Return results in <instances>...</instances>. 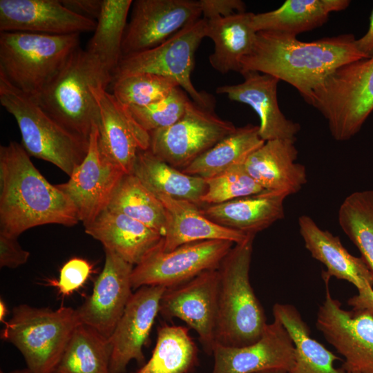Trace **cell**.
I'll return each mask as SVG.
<instances>
[{"label":"cell","mask_w":373,"mask_h":373,"mask_svg":"<svg viewBox=\"0 0 373 373\" xmlns=\"http://www.w3.org/2000/svg\"><path fill=\"white\" fill-rule=\"evenodd\" d=\"M218 290V270L211 269L166 288L160 301L159 314L165 319L179 318L194 329L208 355L216 343Z\"/></svg>","instance_id":"cell-13"},{"label":"cell","mask_w":373,"mask_h":373,"mask_svg":"<svg viewBox=\"0 0 373 373\" xmlns=\"http://www.w3.org/2000/svg\"><path fill=\"white\" fill-rule=\"evenodd\" d=\"M85 227V232L127 262L136 266L162 245L158 232L123 213L102 211Z\"/></svg>","instance_id":"cell-23"},{"label":"cell","mask_w":373,"mask_h":373,"mask_svg":"<svg viewBox=\"0 0 373 373\" xmlns=\"http://www.w3.org/2000/svg\"><path fill=\"white\" fill-rule=\"evenodd\" d=\"M106 209L123 213L164 235L166 211L163 204L133 173L124 175Z\"/></svg>","instance_id":"cell-35"},{"label":"cell","mask_w":373,"mask_h":373,"mask_svg":"<svg viewBox=\"0 0 373 373\" xmlns=\"http://www.w3.org/2000/svg\"><path fill=\"white\" fill-rule=\"evenodd\" d=\"M61 3L73 12L95 20L97 19L103 0H60Z\"/></svg>","instance_id":"cell-43"},{"label":"cell","mask_w":373,"mask_h":373,"mask_svg":"<svg viewBox=\"0 0 373 373\" xmlns=\"http://www.w3.org/2000/svg\"><path fill=\"white\" fill-rule=\"evenodd\" d=\"M285 195L262 192L227 202L202 207V213L213 222L246 234L263 231L285 217Z\"/></svg>","instance_id":"cell-26"},{"label":"cell","mask_w":373,"mask_h":373,"mask_svg":"<svg viewBox=\"0 0 373 373\" xmlns=\"http://www.w3.org/2000/svg\"><path fill=\"white\" fill-rule=\"evenodd\" d=\"M111 356L108 339L78 324L52 373H111Z\"/></svg>","instance_id":"cell-34"},{"label":"cell","mask_w":373,"mask_h":373,"mask_svg":"<svg viewBox=\"0 0 373 373\" xmlns=\"http://www.w3.org/2000/svg\"><path fill=\"white\" fill-rule=\"evenodd\" d=\"M125 173L106 160L98 149V128L94 126L86 157L69 176L57 184L75 207L84 226L106 209L111 195Z\"/></svg>","instance_id":"cell-17"},{"label":"cell","mask_w":373,"mask_h":373,"mask_svg":"<svg viewBox=\"0 0 373 373\" xmlns=\"http://www.w3.org/2000/svg\"><path fill=\"white\" fill-rule=\"evenodd\" d=\"M256 373H288L287 371L280 369L269 370Z\"/></svg>","instance_id":"cell-47"},{"label":"cell","mask_w":373,"mask_h":373,"mask_svg":"<svg viewBox=\"0 0 373 373\" xmlns=\"http://www.w3.org/2000/svg\"><path fill=\"white\" fill-rule=\"evenodd\" d=\"M0 373H4V372L1 371ZM9 373H30V372L26 367V368H24V369H21V370H15L10 372Z\"/></svg>","instance_id":"cell-48"},{"label":"cell","mask_w":373,"mask_h":373,"mask_svg":"<svg viewBox=\"0 0 373 373\" xmlns=\"http://www.w3.org/2000/svg\"><path fill=\"white\" fill-rule=\"evenodd\" d=\"M0 104L15 119L23 149L30 156L49 162L68 176L86 155L89 141L73 134L32 97L0 75Z\"/></svg>","instance_id":"cell-6"},{"label":"cell","mask_w":373,"mask_h":373,"mask_svg":"<svg viewBox=\"0 0 373 373\" xmlns=\"http://www.w3.org/2000/svg\"><path fill=\"white\" fill-rule=\"evenodd\" d=\"M79 36L0 32V75L36 98L79 47Z\"/></svg>","instance_id":"cell-5"},{"label":"cell","mask_w":373,"mask_h":373,"mask_svg":"<svg viewBox=\"0 0 373 373\" xmlns=\"http://www.w3.org/2000/svg\"><path fill=\"white\" fill-rule=\"evenodd\" d=\"M355 44L357 49L367 58L373 57V9L367 32L360 39H356Z\"/></svg>","instance_id":"cell-45"},{"label":"cell","mask_w":373,"mask_h":373,"mask_svg":"<svg viewBox=\"0 0 373 373\" xmlns=\"http://www.w3.org/2000/svg\"><path fill=\"white\" fill-rule=\"evenodd\" d=\"M166 288L143 286L133 293L109 342L111 346V373H125L132 360L146 363L143 347L146 345L161 297Z\"/></svg>","instance_id":"cell-18"},{"label":"cell","mask_w":373,"mask_h":373,"mask_svg":"<svg viewBox=\"0 0 373 373\" xmlns=\"http://www.w3.org/2000/svg\"><path fill=\"white\" fill-rule=\"evenodd\" d=\"M95 20L77 15L60 0H0V32L80 35L95 30Z\"/></svg>","instance_id":"cell-20"},{"label":"cell","mask_w":373,"mask_h":373,"mask_svg":"<svg viewBox=\"0 0 373 373\" xmlns=\"http://www.w3.org/2000/svg\"><path fill=\"white\" fill-rule=\"evenodd\" d=\"M348 0H287L278 8L255 14L252 25L256 32L276 31L296 36L321 26L332 12L346 9Z\"/></svg>","instance_id":"cell-28"},{"label":"cell","mask_w":373,"mask_h":373,"mask_svg":"<svg viewBox=\"0 0 373 373\" xmlns=\"http://www.w3.org/2000/svg\"><path fill=\"white\" fill-rule=\"evenodd\" d=\"M273 315L291 336L295 347V363L289 373H347L334 363L341 358L312 338L298 310L292 305L275 303Z\"/></svg>","instance_id":"cell-30"},{"label":"cell","mask_w":373,"mask_h":373,"mask_svg":"<svg viewBox=\"0 0 373 373\" xmlns=\"http://www.w3.org/2000/svg\"><path fill=\"white\" fill-rule=\"evenodd\" d=\"M338 221L373 273V190L347 195L339 207Z\"/></svg>","instance_id":"cell-36"},{"label":"cell","mask_w":373,"mask_h":373,"mask_svg":"<svg viewBox=\"0 0 373 373\" xmlns=\"http://www.w3.org/2000/svg\"><path fill=\"white\" fill-rule=\"evenodd\" d=\"M265 142L259 135L258 126L248 124L236 128L182 171L205 180L210 178L243 164L250 154Z\"/></svg>","instance_id":"cell-31"},{"label":"cell","mask_w":373,"mask_h":373,"mask_svg":"<svg viewBox=\"0 0 373 373\" xmlns=\"http://www.w3.org/2000/svg\"><path fill=\"white\" fill-rule=\"evenodd\" d=\"M198 364V349L183 326L157 328L151 357L135 373H191Z\"/></svg>","instance_id":"cell-32"},{"label":"cell","mask_w":373,"mask_h":373,"mask_svg":"<svg viewBox=\"0 0 373 373\" xmlns=\"http://www.w3.org/2000/svg\"><path fill=\"white\" fill-rule=\"evenodd\" d=\"M30 157L15 141L0 146V232L18 238L37 226L77 224L79 219L73 202Z\"/></svg>","instance_id":"cell-2"},{"label":"cell","mask_w":373,"mask_h":373,"mask_svg":"<svg viewBox=\"0 0 373 373\" xmlns=\"http://www.w3.org/2000/svg\"><path fill=\"white\" fill-rule=\"evenodd\" d=\"M253 12H239L227 17L207 20L206 37L214 44L209 57L211 67L227 74L231 71L240 73L241 61L248 55L255 44L257 32L252 25Z\"/></svg>","instance_id":"cell-27"},{"label":"cell","mask_w":373,"mask_h":373,"mask_svg":"<svg viewBox=\"0 0 373 373\" xmlns=\"http://www.w3.org/2000/svg\"><path fill=\"white\" fill-rule=\"evenodd\" d=\"M132 3L131 0H103L94 34L86 49L112 77L122 57V41Z\"/></svg>","instance_id":"cell-33"},{"label":"cell","mask_w":373,"mask_h":373,"mask_svg":"<svg viewBox=\"0 0 373 373\" xmlns=\"http://www.w3.org/2000/svg\"><path fill=\"white\" fill-rule=\"evenodd\" d=\"M347 373H357V372H347Z\"/></svg>","instance_id":"cell-49"},{"label":"cell","mask_w":373,"mask_h":373,"mask_svg":"<svg viewBox=\"0 0 373 373\" xmlns=\"http://www.w3.org/2000/svg\"><path fill=\"white\" fill-rule=\"evenodd\" d=\"M233 244L223 240L198 241L181 245L169 252L162 251V244L133 267V289L143 286L169 288L205 271L217 269Z\"/></svg>","instance_id":"cell-11"},{"label":"cell","mask_w":373,"mask_h":373,"mask_svg":"<svg viewBox=\"0 0 373 373\" xmlns=\"http://www.w3.org/2000/svg\"><path fill=\"white\" fill-rule=\"evenodd\" d=\"M99 111L98 149L102 156L125 174H131L139 151L150 148V135L107 89L93 87Z\"/></svg>","instance_id":"cell-15"},{"label":"cell","mask_w":373,"mask_h":373,"mask_svg":"<svg viewBox=\"0 0 373 373\" xmlns=\"http://www.w3.org/2000/svg\"><path fill=\"white\" fill-rule=\"evenodd\" d=\"M30 254L24 250L17 238L0 232V267L10 269L24 265Z\"/></svg>","instance_id":"cell-41"},{"label":"cell","mask_w":373,"mask_h":373,"mask_svg":"<svg viewBox=\"0 0 373 373\" xmlns=\"http://www.w3.org/2000/svg\"><path fill=\"white\" fill-rule=\"evenodd\" d=\"M292 140L265 142L247 158L244 166L264 191L289 196L307 182L305 166L296 162L298 151Z\"/></svg>","instance_id":"cell-22"},{"label":"cell","mask_w":373,"mask_h":373,"mask_svg":"<svg viewBox=\"0 0 373 373\" xmlns=\"http://www.w3.org/2000/svg\"><path fill=\"white\" fill-rule=\"evenodd\" d=\"M91 271L92 266L88 261L73 258L61 267L59 280L52 283L62 295H70L86 283Z\"/></svg>","instance_id":"cell-40"},{"label":"cell","mask_w":373,"mask_h":373,"mask_svg":"<svg viewBox=\"0 0 373 373\" xmlns=\"http://www.w3.org/2000/svg\"><path fill=\"white\" fill-rule=\"evenodd\" d=\"M306 102L326 119L335 140L351 139L373 111V57L334 70L313 89Z\"/></svg>","instance_id":"cell-7"},{"label":"cell","mask_w":373,"mask_h":373,"mask_svg":"<svg viewBox=\"0 0 373 373\" xmlns=\"http://www.w3.org/2000/svg\"><path fill=\"white\" fill-rule=\"evenodd\" d=\"M104 251V265L93 292L75 312L79 324L109 339L133 294L134 266L114 252Z\"/></svg>","instance_id":"cell-16"},{"label":"cell","mask_w":373,"mask_h":373,"mask_svg":"<svg viewBox=\"0 0 373 373\" xmlns=\"http://www.w3.org/2000/svg\"><path fill=\"white\" fill-rule=\"evenodd\" d=\"M111 93L124 106L144 107L166 97L177 86L171 78L148 73H137L114 79Z\"/></svg>","instance_id":"cell-37"},{"label":"cell","mask_w":373,"mask_h":373,"mask_svg":"<svg viewBox=\"0 0 373 373\" xmlns=\"http://www.w3.org/2000/svg\"><path fill=\"white\" fill-rule=\"evenodd\" d=\"M133 174L157 197L166 195L199 205L207 189L204 178L186 174L171 166L149 149L139 151Z\"/></svg>","instance_id":"cell-29"},{"label":"cell","mask_w":373,"mask_h":373,"mask_svg":"<svg viewBox=\"0 0 373 373\" xmlns=\"http://www.w3.org/2000/svg\"><path fill=\"white\" fill-rule=\"evenodd\" d=\"M355 41L352 34L305 42L283 32H257L253 49L241 61L240 73L255 70L274 76L294 86L306 102L329 73L367 58Z\"/></svg>","instance_id":"cell-1"},{"label":"cell","mask_w":373,"mask_h":373,"mask_svg":"<svg viewBox=\"0 0 373 373\" xmlns=\"http://www.w3.org/2000/svg\"><path fill=\"white\" fill-rule=\"evenodd\" d=\"M112 79L95 56L79 47L34 99L60 125L89 141L93 127L99 122V111L92 88L107 89Z\"/></svg>","instance_id":"cell-3"},{"label":"cell","mask_w":373,"mask_h":373,"mask_svg":"<svg viewBox=\"0 0 373 373\" xmlns=\"http://www.w3.org/2000/svg\"><path fill=\"white\" fill-rule=\"evenodd\" d=\"M157 198L166 211V229L162 246L164 252L187 243L204 240H223L237 244L248 236L213 222L193 202L166 195Z\"/></svg>","instance_id":"cell-25"},{"label":"cell","mask_w":373,"mask_h":373,"mask_svg":"<svg viewBox=\"0 0 373 373\" xmlns=\"http://www.w3.org/2000/svg\"><path fill=\"white\" fill-rule=\"evenodd\" d=\"M7 314V307L3 300L1 299L0 300V321L3 323L5 322V318Z\"/></svg>","instance_id":"cell-46"},{"label":"cell","mask_w":373,"mask_h":373,"mask_svg":"<svg viewBox=\"0 0 373 373\" xmlns=\"http://www.w3.org/2000/svg\"><path fill=\"white\" fill-rule=\"evenodd\" d=\"M212 355L211 373H256L275 369L289 373L295 363V347L288 331L274 318L254 343L240 347L216 343Z\"/></svg>","instance_id":"cell-19"},{"label":"cell","mask_w":373,"mask_h":373,"mask_svg":"<svg viewBox=\"0 0 373 373\" xmlns=\"http://www.w3.org/2000/svg\"><path fill=\"white\" fill-rule=\"evenodd\" d=\"M240 74L244 78L242 83L218 86L216 93L251 107L259 117V135L265 142L278 139L296 141L300 126L287 119L280 109L277 98L280 80L255 70Z\"/></svg>","instance_id":"cell-21"},{"label":"cell","mask_w":373,"mask_h":373,"mask_svg":"<svg viewBox=\"0 0 373 373\" xmlns=\"http://www.w3.org/2000/svg\"><path fill=\"white\" fill-rule=\"evenodd\" d=\"M207 21L200 18L185 26L160 45L137 53L123 56L113 74L119 77L148 73L171 78L198 105L214 110V97L198 91L191 82L195 53L206 37Z\"/></svg>","instance_id":"cell-9"},{"label":"cell","mask_w":373,"mask_h":373,"mask_svg":"<svg viewBox=\"0 0 373 373\" xmlns=\"http://www.w3.org/2000/svg\"><path fill=\"white\" fill-rule=\"evenodd\" d=\"M205 181L207 189L200 202L207 205L227 202L264 191L248 174L244 164L233 166Z\"/></svg>","instance_id":"cell-38"},{"label":"cell","mask_w":373,"mask_h":373,"mask_svg":"<svg viewBox=\"0 0 373 373\" xmlns=\"http://www.w3.org/2000/svg\"><path fill=\"white\" fill-rule=\"evenodd\" d=\"M122 41V57L153 48L200 19L199 1H133Z\"/></svg>","instance_id":"cell-14"},{"label":"cell","mask_w":373,"mask_h":373,"mask_svg":"<svg viewBox=\"0 0 373 373\" xmlns=\"http://www.w3.org/2000/svg\"><path fill=\"white\" fill-rule=\"evenodd\" d=\"M347 305L354 310H365L373 316V287L358 289V294L347 300Z\"/></svg>","instance_id":"cell-44"},{"label":"cell","mask_w":373,"mask_h":373,"mask_svg":"<svg viewBox=\"0 0 373 373\" xmlns=\"http://www.w3.org/2000/svg\"><path fill=\"white\" fill-rule=\"evenodd\" d=\"M180 87L164 99L144 107L128 108L135 120L148 133L170 126L184 113L191 99Z\"/></svg>","instance_id":"cell-39"},{"label":"cell","mask_w":373,"mask_h":373,"mask_svg":"<svg viewBox=\"0 0 373 373\" xmlns=\"http://www.w3.org/2000/svg\"><path fill=\"white\" fill-rule=\"evenodd\" d=\"M78 324L75 309L21 304L13 308L1 338L18 349L30 373H52Z\"/></svg>","instance_id":"cell-8"},{"label":"cell","mask_w":373,"mask_h":373,"mask_svg":"<svg viewBox=\"0 0 373 373\" xmlns=\"http://www.w3.org/2000/svg\"><path fill=\"white\" fill-rule=\"evenodd\" d=\"M203 19L227 17L245 11V3L241 0H200Z\"/></svg>","instance_id":"cell-42"},{"label":"cell","mask_w":373,"mask_h":373,"mask_svg":"<svg viewBox=\"0 0 373 373\" xmlns=\"http://www.w3.org/2000/svg\"><path fill=\"white\" fill-rule=\"evenodd\" d=\"M255 236L249 233L244 241L235 244L218 269L216 343L223 346L240 347L254 343L267 325L249 280Z\"/></svg>","instance_id":"cell-4"},{"label":"cell","mask_w":373,"mask_h":373,"mask_svg":"<svg viewBox=\"0 0 373 373\" xmlns=\"http://www.w3.org/2000/svg\"><path fill=\"white\" fill-rule=\"evenodd\" d=\"M325 298L320 305L316 325L326 341L341 354L347 372L373 373V316L365 310H345L323 278Z\"/></svg>","instance_id":"cell-12"},{"label":"cell","mask_w":373,"mask_h":373,"mask_svg":"<svg viewBox=\"0 0 373 373\" xmlns=\"http://www.w3.org/2000/svg\"><path fill=\"white\" fill-rule=\"evenodd\" d=\"M237 127L191 99L183 115L170 126L153 131L149 150L159 159L182 170Z\"/></svg>","instance_id":"cell-10"},{"label":"cell","mask_w":373,"mask_h":373,"mask_svg":"<svg viewBox=\"0 0 373 373\" xmlns=\"http://www.w3.org/2000/svg\"><path fill=\"white\" fill-rule=\"evenodd\" d=\"M300 234L312 256L327 269L323 278L334 277L346 280L358 289L373 287V273L361 257L352 255L344 247L338 236L320 228L309 216L298 219Z\"/></svg>","instance_id":"cell-24"}]
</instances>
